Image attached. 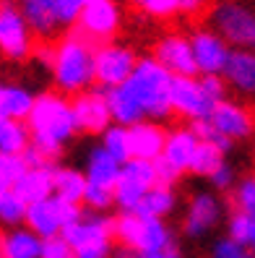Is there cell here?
Instances as JSON below:
<instances>
[{
    "label": "cell",
    "instance_id": "cell-16",
    "mask_svg": "<svg viewBox=\"0 0 255 258\" xmlns=\"http://www.w3.org/2000/svg\"><path fill=\"white\" fill-rule=\"evenodd\" d=\"M65 240L73 245V250L89 245V242H99V240H112L115 235V219H107L102 214H83L81 222L70 224L68 230H63Z\"/></svg>",
    "mask_w": 255,
    "mask_h": 258
},
{
    "label": "cell",
    "instance_id": "cell-27",
    "mask_svg": "<svg viewBox=\"0 0 255 258\" xmlns=\"http://www.w3.org/2000/svg\"><path fill=\"white\" fill-rule=\"evenodd\" d=\"M89 188V177L81 170H70V167H55V196L73 204H81Z\"/></svg>",
    "mask_w": 255,
    "mask_h": 258
},
{
    "label": "cell",
    "instance_id": "cell-14",
    "mask_svg": "<svg viewBox=\"0 0 255 258\" xmlns=\"http://www.w3.org/2000/svg\"><path fill=\"white\" fill-rule=\"evenodd\" d=\"M117 26H120V8L112 0L86 6L78 19V29L92 42H110L117 32Z\"/></svg>",
    "mask_w": 255,
    "mask_h": 258
},
{
    "label": "cell",
    "instance_id": "cell-5",
    "mask_svg": "<svg viewBox=\"0 0 255 258\" xmlns=\"http://www.w3.org/2000/svg\"><path fill=\"white\" fill-rule=\"evenodd\" d=\"M81 219H83L81 206L60 199V196H50L44 201L29 204V211H26V227L34 230L42 240L63 235V230H68L70 224H76Z\"/></svg>",
    "mask_w": 255,
    "mask_h": 258
},
{
    "label": "cell",
    "instance_id": "cell-2",
    "mask_svg": "<svg viewBox=\"0 0 255 258\" xmlns=\"http://www.w3.org/2000/svg\"><path fill=\"white\" fill-rule=\"evenodd\" d=\"M52 79L63 94H81L97 81V47L81 29L68 32L55 44Z\"/></svg>",
    "mask_w": 255,
    "mask_h": 258
},
{
    "label": "cell",
    "instance_id": "cell-18",
    "mask_svg": "<svg viewBox=\"0 0 255 258\" xmlns=\"http://www.w3.org/2000/svg\"><path fill=\"white\" fill-rule=\"evenodd\" d=\"M120 172H123V162H117L102 144L89 151V157H86V177H89L92 185L115 190L117 180H120Z\"/></svg>",
    "mask_w": 255,
    "mask_h": 258
},
{
    "label": "cell",
    "instance_id": "cell-6",
    "mask_svg": "<svg viewBox=\"0 0 255 258\" xmlns=\"http://www.w3.org/2000/svg\"><path fill=\"white\" fill-rule=\"evenodd\" d=\"M156 164L151 159H136L123 164V172H120L117 188H115V204L123 211H136L138 204L143 201V196L156 188Z\"/></svg>",
    "mask_w": 255,
    "mask_h": 258
},
{
    "label": "cell",
    "instance_id": "cell-4",
    "mask_svg": "<svg viewBox=\"0 0 255 258\" xmlns=\"http://www.w3.org/2000/svg\"><path fill=\"white\" fill-rule=\"evenodd\" d=\"M208 26L239 50H255V3L250 0H211Z\"/></svg>",
    "mask_w": 255,
    "mask_h": 258
},
{
    "label": "cell",
    "instance_id": "cell-37",
    "mask_svg": "<svg viewBox=\"0 0 255 258\" xmlns=\"http://www.w3.org/2000/svg\"><path fill=\"white\" fill-rule=\"evenodd\" d=\"M130 3H136L146 16H151V19H169L175 13H180L177 0H130Z\"/></svg>",
    "mask_w": 255,
    "mask_h": 258
},
{
    "label": "cell",
    "instance_id": "cell-40",
    "mask_svg": "<svg viewBox=\"0 0 255 258\" xmlns=\"http://www.w3.org/2000/svg\"><path fill=\"white\" fill-rule=\"evenodd\" d=\"M211 258H252V253L247 250V245H242V242H237L232 237H224V240H216Z\"/></svg>",
    "mask_w": 255,
    "mask_h": 258
},
{
    "label": "cell",
    "instance_id": "cell-24",
    "mask_svg": "<svg viewBox=\"0 0 255 258\" xmlns=\"http://www.w3.org/2000/svg\"><path fill=\"white\" fill-rule=\"evenodd\" d=\"M37 97L21 84H3L0 86V117L8 120H29L34 110Z\"/></svg>",
    "mask_w": 255,
    "mask_h": 258
},
{
    "label": "cell",
    "instance_id": "cell-8",
    "mask_svg": "<svg viewBox=\"0 0 255 258\" xmlns=\"http://www.w3.org/2000/svg\"><path fill=\"white\" fill-rule=\"evenodd\" d=\"M216 107V102L206 94L201 79L196 76H175L172 84V112L185 120H206Z\"/></svg>",
    "mask_w": 255,
    "mask_h": 258
},
{
    "label": "cell",
    "instance_id": "cell-19",
    "mask_svg": "<svg viewBox=\"0 0 255 258\" xmlns=\"http://www.w3.org/2000/svg\"><path fill=\"white\" fill-rule=\"evenodd\" d=\"M198 146H201V139L193 128H175L172 133H167V146H164L161 157L169 164H175L180 172H190V164Z\"/></svg>",
    "mask_w": 255,
    "mask_h": 258
},
{
    "label": "cell",
    "instance_id": "cell-44",
    "mask_svg": "<svg viewBox=\"0 0 255 258\" xmlns=\"http://www.w3.org/2000/svg\"><path fill=\"white\" fill-rule=\"evenodd\" d=\"M24 159H26L29 167H55V164H52V157H47V154H44L39 146H34V144L24 151Z\"/></svg>",
    "mask_w": 255,
    "mask_h": 258
},
{
    "label": "cell",
    "instance_id": "cell-30",
    "mask_svg": "<svg viewBox=\"0 0 255 258\" xmlns=\"http://www.w3.org/2000/svg\"><path fill=\"white\" fill-rule=\"evenodd\" d=\"M102 146L110 151L117 162H130L133 159V144H130V128L112 123L107 131L102 133Z\"/></svg>",
    "mask_w": 255,
    "mask_h": 258
},
{
    "label": "cell",
    "instance_id": "cell-9",
    "mask_svg": "<svg viewBox=\"0 0 255 258\" xmlns=\"http://www.w3.org/2000/svg\"><path fill=\"white\" fill-rule=\"evenodd\" d=\"M138 66V57L133 55V50L123 47V44H107L97 47V84L102 89L110 86H123L133 71Z\"/></svg>",
    "mask_w": 255,
    "mask_h": 258
},
{
    "label": "cell",
    "instance_id": "cell-1",
    "mask_svg": "<svg viewBox=\"0 0 255 258\" xmlns=\"http://www.w3.org/2000/svg\"><path fill=\"white\" fill-rule=\"evenodd\" d=\"M26 123H29V131H32V144L39 146L52 159L63 151L65 141H70V136L78 131L73 102L65 99L63 92L39 94Z\"/></svg>",
    "mask_w": 255,
    "mask_h": 258
},
{
    "label": "cell",
    "instance_id": "cell-10",
    "mask_svg": "<svg viewBox=\"0 0 255 258\" xmlns=\"http://www.w3.org/2000/svg\"><path fill=\"white\" fill-rule=\"evenodd\" d=\"M193 55H196V66L201 76H224V68L229 63V42L224 39L214 29H198L190 37Z\"/></svg>",
    "mask_w": 255,
    "mask_h": 258
},
{
    "label": "cell",
    "instance_id": "cell-42",
    "mask_svg": "<svg viewBox=\"0 0 255 258\" xmlns=\"http://www.w3.org/2000/svg\"><path fill=\"white\" fill-rule=\"evenodd\" d=\"M154 164H156V180H159V185L172 188V185L177 183V180H180V170H177L175 164H169L164 157H159Z\"/></svg>",
    "mask_w": 255,
    "mask_h": 258
},
{
    "label": "cell",
    "instance_id": "cell-34",
    "mask_svg": "<svg viewBox=\"0 0 255 258\" xmlns=\"http://www.w3.org/2000/svg\"><path fill=\"white\" fill-rule=\"evenodd\" d=\"M86 3L83 0H55V19L60 26H73L78 24Z\"/></svg>",
    "mask_w": 255,
    "mask_h": 258
},
{
    "label": "cell",
    "instance_id": "cell-20",
    "mask_svg": "<svg viewBox=\"0 0 255 258\" xmlns=\"http://www.w3.org/2000/svg\"><path fill=\"white\" fill-rule=\"evenodd\" d=\"M130 144H133V157L136 159H151L156 162L164 154L167 146V133L156 123H136L130 128Z\"/></svg>",
    "mask_w": 255,
    "mask_h": 258
},
{
    "label": "cell",
    "instance_id": "cell-17",
    "mask_svg": "<svg viewBox=\"0 0 255 258\" xmlns=\"http://www.w3.org/2000/svg\"><path fill=\"white\" fill-rule=\"evenodd\" d=\"M224 79L232 89H237L245 97H255V50L234 47L229 55V63L224 68Z\"/></svg>",
    "mask_w": 255,
    "mask_h": 258
},
{
    "label": "cell",
    "instance_id": "cell-23",
    "mask_svg": "<svg viewBox=\"0 0 255 258\" xmlns=\"http://www.w3.org/2000/svg\"><path fill=\"white\" fill-rule=\"evenodd\" d=\"M13 190H19L29 204L50 199L55 196V167H29Z\"/></svg>",
    "mask_w": 255,
    "mask_h": 258
},
{
    "label": "cell",
    "instance_id": "cell-12",
    "mask_svg": "<svg viewBox=\"0 0 255 258\" xmlns=\"http://www.w3.org/2000/svg\"><path fill=\"white\" fill-rule=\"evenodd\" d=\"M154 57L167 68L172 76H196V55H193V44L183 34H167L156 42Z\"/></svg>",
    "mask_w": 255,
    "mask_h": 258
},
{
    "label": "cell",
    "instance_id": "cell-41",
    "mask_svg": "<svg viewBox=\"0 0 255 258\" xmlns=\"http://www.w3.org/2000/svg\"><path fill=\"white\" fill-rule=\"evenodd\" d=\"M201 84H203V89H206V94L211 97L216 104L221 102V99H227L224 94H227V79L224 76H201Z\"/></svg>",
    "mask_w": 255,
    "mask_h": 258
},
{
    "label": "cell",
    "instance_id": "cell-29",
    "mask_svg": "<svg viewBox=\"0 0 255 258\" xmlns=\"http://www.w3.org/2000/svg\"><path fill=\"white\" fill-rule=\"evenodd\" d=\"M172 242V232L167 230V224L156 217H143V224H141V235H138V242H136V250L138 253H146V250H156V248H164Z\"/></svg>",
    "mask_w": 255,
    "mask_h": 258
},
{
    "label": "cell",
    "instance_id": "cell-47",
    "mask_svg": "<svg viewBox=\"0 0 255 258\" xmlns=\"http://www.w3.org/2000/svg\"><path fill=\"white\" fill-rule=\"evenodd\" d=\"M138 258H183V255H180L177 242L172 240L169 245H164V248H156V250H146V253H138Z\"/></svg>",
    "mask_w": 255,
    "mask_h": 258
},
{
    "label": "cell",
    "instance_id": "cell-35",
    "mask_svg": "<svg viewBox=\"0 0 255 258\" xmlns=\"http://www.w3.org/2000/svg\"><path fill=\"white\" fill-rule=\"evenodd\" d=\"M250 232H252V214L234 209V214L229 217V237L237 240V242H242V245H247Z\"/></svg>",
    "mask_w": 255,
    "mask_h": 258
},
{
    "label": "cell",
    "instance_id": "cell-3",
    "mask_svg": "<svg viewBox=\"0 0 255 258\" xmlns=\"http://www.w3.org/2000/svg\"><path fill=\"white\" fill-rule=\"evenodd\" d=\"M172 84L175 76L156 57H141L133 76L125 81L130 94L151 117H167L172 112Z\"/></svg>",
    "mask_w": 255,
    "mask_h": 258
},
{
    "label": "cell",
    "instance_id": "cell-13",
    "mask_svg": "<svg viewBox=\"0 0 255 258\" xmlns=\"http://www.w3.org/2000/svg\"><path fill=\"white\" fill-rule=\"evenodd\" d=\"M219 133H224L227 139H247L255 128V117L252 112L239 102H232V99H221L216 107L211 110V115L206 117Z\"/></svg>",
    "mask_w": 255,
    "mask_h": 258
},
{
    "label": "cell",
    "instance_id": "cell-38",
    "mask_svg": "<svg viewBox=\"0 0 255 258\" xmlns=\"http://www.w3.org/2000/svg\"><path fill=\"white\" fill-rule=\"evenodd\" d=\"M83 204L92 209V211H104L115 204V190L110 188H99V185H92L89 183L86 188V196H83Z\"/></svg>",
    "mask_w": 255,
    "mask_h": 258
},
{
    "label": "cell",
    "instance_id": "cell-21",
    "mask_svg": "<svg viewBox=\"0 0 255 258\" xmlns=\"http://www.w3.org/2000/svg\"><path fill=\"white\" fill-rule=\"evenodd\" d=\"M107 94V102H110V112H112V120L117 125H125V128H133L136 123H143L146 117V110L138 104V99L130 94V89L123 84V86H110L104 89Z\"/></svg>",
    "mask_w": 255,
    "mask_h": 258
},
{
    "label": "cell",
    "instance_id": "cell-43",
    "mask_svg": "<svg viewBox=\"0 0 255 258\" xmlns=\"http://www.w3.org/2000/svg\"><path fill=\"white\" fill-rule=\"evenodd\" d=\"M110 240H99V242H89V245L76 248V258H110Z\"/></svg>",
    "mask_w": 255,
    "mask_h": 258
},
{
    "label": "cell",
    "instance_id": "cell-11",
    "mask_svg": "<svg viewBox=\"0 0 255 258\" xmlns=\"http://www.w3.org/2000/svg\"><path fill=\"white\" fill-rule=\"evenodd\" d=\"M73 112H76L78 131L83 133H104L115 123L104 89H86V92H81L73 99Z\"/></svg>",
    "mask_w": 255,
    "mask_h": 258
},
{
    "label": "cell",
    "instance_id": "cell-28",
    "mask_svg": "<svg viewBox=\"0 0 255 258\" xmlns=\"http://www.w3.org/2000/svg\"><path fill=\"white\" fill-rule=\"evenodd\" d=\"M175 204H177V199H175L172 188H167V185H156V188H151V190L143 196V201L138 204L136 214L161 219V217H167L169 211L175 209Z\"/></svg>",
    "mask_w": 255,
    "mask_h": 258
},
{
    "label": "cell",
    "instance_id": "cell-48",
    "mask_svg": "<svg viewBox=\"0 0 255 258\" xmlns=\"http://www.w3.org/2000/svg\"><path fill=\"white\" fill-rule=\"evenodd\" d=\"M112 258H138V250H136V248H128V245H120V248L112 253Z\"/></svg>",
    "mask_w": 255,
    "mask_h": 258
},
{
    "label": "cell",
    "instance_id": "cell-51",
    "mask_svg": "<svg viewBox=\"0 0 255 258\" xmlns=\"http://www.w3.org/2000/svg\"><path fill=\"white\" fill-rule=\"evenodd\" d=\"M252 180H255V175H252Z\"/></svg>",
    "mask_w": 255,
    "mask_h": 258
},
{
    "label": "cell",
    "instance_id": "cell-26",
    "mask_svg": "<svg viewBox=\"0 0 255 258\" xmlns=\"http://www.w3.org/2000/svg\"><path fill=\"white\" fill-rule=\"evenodd\" d=\"M29 146H32L29 123L0 117V154H24Z\"/></svg>",
    "mask_w": 255,
    "mask_h": 258
},
{
    "label": "cell",
    "instance_id": "cell-39",
    "mask_svg": "<svg viewBox=\"0 0 255 258\" xmlns=\"http://www.w3.org/2000/svg\"><path fill=\"white\" fill-rule=\"evenodd\" d=\"M42 258H76V250L65 240V235H55L42 240Z\"/></svg>",
    "mask_w": 255,
    "mask_h": 258
},
{
    "label": "cell",
    "instance_id": "cell-50",
    "mask_svg": "<svg viewBox=\"0 0 255 258\" xmlns=\"http://www.w3.org/2000/svg\"><path fill=\"white\" fill-rule=\"evenodd\" d=\"M86 6H94V3H102V0H83Z\"/></svg>",
    "mask_w": 255,
    "mask_h": 258
},
{
    "label": "cell",
    "instance_id": "cell-25",
    "mask_svg": "<svg viewBox=\"0 0 255 258\" xmlns=\"http://www.w3.org/2000/svg\"><path fill=\"white\" fill-rule=\"evenodd\" d=\"M16 3L37 34L50 37L60 26L55 19V0H16Z\"/></svg>",
    "mask_w": 255,
    "mask_h": 258
},
{
    "label": "cell",
    "instance_id": "cell-49",
    "mask_svg": "<svg viewBox=\"0 0 255 258\" xmlns=\"http://www.w3.org/2000/svg\"><path fill=\"white\" fill-rule=\"evenodd\" d=\"M247 248L255 253V214H252V232H250V242H247Z\"/></svg>",
    "mask_w": 255,
    "mask_h": 258
},
{
    "label": "cell",
    "instance_id": "cell-31",
    "mask_svg": "<svg viewBox=\"0 0 255 258\" xmlns=\"http://www.w3.org/2000/svg\"><path fill=\"white\" fill-rule=\"evenodd\" d=\"M221 164H224V151H221L219 146H214V144L201 141L196 157H193L190 172H193V175H201V177H211Z\"/></svg>",
    "mask_w": 255,
    "mask_h": 258
},
{
    "label": "cell",
    "instance_id": "cell-32",
    "mask_svg": "<svg viewBox=\"0 0 255 258\" xmlns=\"http://www.w3.org/2000/svg\"><path fill=\"white\" fill-rule=\"evenodd\" d=\"M26 211H29V201L19 190H0V219L6 224L16 227L26 222Z\"/></svg>",
    "mask_w": 255,
    "mask_h": 258
},
{
    "label": "cell",
    "instance_id": "cell-33",
    "mask_svg": "<svg viewBox=\"0 0 255 258\" xmlns=\"http://www.w3.org/2000/svg\"><path fill=\"white\" fill-rule=\"evenodd\" d=\"M26 170L29 164L24 154H0V190H13Z\"/></svg>",
    "mask_w": 255,
    "mask_h": 258
},
{
    "label": "cell",
    "instance_id": "cell-46",
    "mask_svg": "<svg viewBox=\"0 0 255 258\" xmlns=\"http://www.w3.org/2000/svg\"><path fill=\"white\" fill-rule=\"evenodd\" d=\"M208 6H211V0H177V11L185 16H198Z\"/></svg>",
    "mask_w": 255,
    "mask_h": 258
},
{
    "label": "cell",
    "instance_id": "cell-22",
    "mask_svg": "<svg viewBox=\"0 0 255 258\" xmlns=\"http://www.w3.org/2000/svg\"><path fill=\"white\" fill-rule=\"evenodd\" d=\"M0 258H42V237L29 227H13L0 237Z\"/></svg>",
    "mask_w": 255,
    "mask_h": 258
},
{
    "label": "cell",
    "instance_id": "cell-15",
    "mask_svg": "<svg viewBox=\"0 0 255 258\" xmlns=\"http://www.w3.org/2000/svg\"><path fill=\"white\" fill-rule=\"evenodd\" d=\"M221 219V204L216 196L211 193H198L190 201L188 214H185V235L188 237H201L206 235L211 227H216V222Z\"/></svg>",
    "mask_w": 255,
    "mask_h": 258
},
{
    "label": "cell",
    "instance_id": "cell-7",
    "mask_svg": "<svg viewBox=\"0 0 255 258\" xmlns=\"http://www.w3.org/2000/svg\"><path fill=\"white\" fill-rule=\"evenodd\" d=\"M34 29L26 21L16 0H3L0 3V50L8 60H26L32 55Z\"/></svg>",
    "mask_w": 255,
    "mask_h": 258
},
{
    "label": "cell",
    "instance_id": "cell-36",
    "mask_svg": "<svg viewBox=\"0 0 255 258\" xmlns=\"http://www.w3.org/2000/svg\"><path fill=\"white\" fill-rule=\"evenodd\" d=\"M190 128L196 131V136L201 141H206V144H214V146H219L221 151H227L229 149V144H232V139H227L224 133H219L208 120H193L190 123Z\"/></svg>",
    "mask_w": 255,
    "mask_h": 258
},
{
    "label": "cell",
    "instance_id": "cell-45",
    "mask_svg": "<svg viewBox=\"0 0 255 258\" xmlns=\"http://www.w3.org/2000/svg\"><path fill=\"white\" fill-rule=\"evenodd\" d=\"M208 180H211V185H214V188L227 190V188H232V183H234V172H232V167H229V164H221Z\"/></svg>",
    "mask_w": 255,
    "mask_h": 258
}]
</instances>
